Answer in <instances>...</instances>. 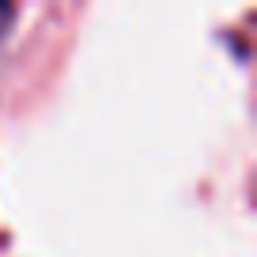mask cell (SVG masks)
Wrapping results in <instances>:
<instances>
[{
	"instance_id": "6da1fadb",
	"label": "cell",
	"mask_w": 257,
	"mask_h": 257,
	"mask_svg": "<svg viewBox=\"0 0 257 257\" xmlns=\"http://www.w3.org/2000/svg\"><path fill=\"white\" fill-rule=\"evenodd\" d=\"M12 23H16V8H12V4H0V38L8 34Z\"/></svg>"
}]
</instances>
